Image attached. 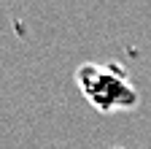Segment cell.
<instances>
[{
	"label": "cell",
	"instance_id": "7a4b0ae2",
	"mask_svg": "<svg viewBox=\"0 0 151 149\" xmlns=\"http://www.w3.org/2000/svg\"><path fill=\"white\" fill-rule=\"evenodd\" d=\"M113 149H122V146H113Z\"/></svg>",
	"mask_w": 151,
	"mask_h": 149
},
{
	"label": "cell",
	"instance_id": "6da1fadb",
	"mask_svg": "<svg viewBox=\"0 0 151 149\" xmlns=\"http://www.w3.org/2000/svg\"><path fill=\"white\" fill-rule=\"evenodd\" d=\"M81 95L103 114L111 111H129L140 103V92L135 89L129 73L122 63H81L73 73Z\"/></svg>",
	"mask_w": 151,
	"mask_h": 149
}]
</instances>
